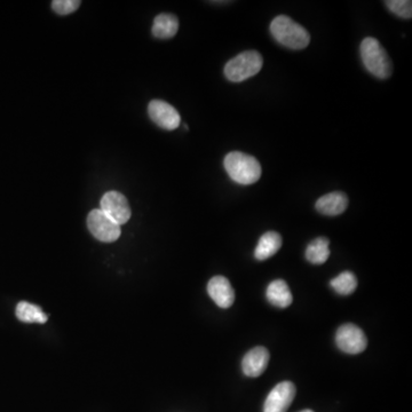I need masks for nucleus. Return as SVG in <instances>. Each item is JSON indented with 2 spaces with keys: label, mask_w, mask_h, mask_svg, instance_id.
Listing matches in <instances>:
<instances>
[{
  "label": "nucleus",
  "mask_w": 412,
  "mask_h": 412,
  "mask_svg": "<svg viewBox=\"0 0 412 412\" xmlns=\"http://www.w3.org/2000/svg\"><path fill=\"white\" fill-rule=\"evenodd\" d=\"M100 209L118 225H125L131 218V207L126 197L115 190L103 195Z\"/></svg>",
  "instance_id": "0eeeda50"
},
{
  "label": "nucleus",
  "mask_w": 412,
  "mask_h": 412,
  "mask_svg": "<svg viewBox=\"0 0 412 412\" xmlns=\"http://www.w3.org/2000/svg\"><path fill=\"white\" fill-rule=\"evenodd\" d=\"M81 1L79 0H54L52 1V8L58 15H69L79 8Z\"/></svg>",
  "instance_id": "aec40b11"
},
{
  "label": "nucleus",
  "mask_w": 412,
  "mask_h": 412,
  "mask_svg": "<svg viewBox=\"0 0 412 412\" xmlns=\"http://www.w3.org/2000/svg\"><path fill=\"white\" fill-rule=\"evenodd\" d=\"M330 285L340 296H349L358 287V278L351 271H342L330 282Z\"/></svg>",
  "instance_id": "a211bd4d"
},
{
  "label": "nucleus",
  "mask_w": 412,
  "mask_h": 412,
  "mask_svg": "<svg viewBox=\"0 0 412 412\" xmlns=\"http://www.w3.org/2000/svg\"><path fill=\"white\" fill-rule=\"evenodd\" d=\"M207 293L220 308H229L235 301V291L228 278L223 276H214L209 280Z\"/></svg>",
  "instance_id": "9d476101"
},
{
  "label": "nucleus",
  "mask_w": 412,
  "mask_h": 412,
  "mask_svg": "<svg viewBox=\"0 0 412 412\" xmlns=\"http://www.w3.org/2000/svg\"><path fill=\"white\" fill-rule=\"evenodd\" d=\"M269 351L267 348L259 346L248 351L241 360V370L245 376L257 378L264 374L269 363Z\"/></svg>",
  "instance_id": "9b49d317"
},
{
  "label": "nucleus",
  "mask_w": 412,
  "mask_h": 412,
  "mask_svg": "<svg viewBox=\"0 0 412 412\" xmlns=\"http://www.w3.org/2000/svg\"><path fill=\"white\" fill-rule=\"evenodd\" d=\"M360 58L364 67L374 77L379 79L390 77L393 71L392 61L377 39L367 37L360 42Z\"/></svg>",
  "instance_id": "7ed1b4c3"
},
{
  "label": "nucleus",
  "mask_w": 412,
  "mask_h": 412,
  "mask_svg": "<svg viewBox=\"0 0 412 412\" xmlns=\"http://www.w3.org/2000/svg\"><path fill=\"white\" fill-rule=\"evenodd\" d=\"M335 344L346 354L356 355L367 349V339L362 328L347 323L337 330Z\"/></svg>",
  "instance_id": "423d86ee"
},
{
  "label": "nucleus",
  "mask_w": 412,
  "mask_h": 412,
  "mask_svg": "<svg viewBox=\"0 0 412 412\" xmlns=\"http://www.w3.org/2000/svg\"><path fill=\"white\" fill-rule=\"evenodd\" d=\"M87 227L90 234L103 243H113L120 239V225L113 223L100 209L90 211L87 216Z\"/></svg>",
  "instance_id": "39448f33"
},
{
  "label": "nucleus",
  "mask_w": 412,
  "mask_h": 412,
  "mask_svg": "<svg viewBox=\"0 0 412 412\" xmlns=\"http://www.w3.org/2000/svg\"><path fill=\"white\" fill-rule=\"evenodd\" d=\"M282 248V237L276 232H264L258 241L255 250V258L257 260H267L269 258L276 255Z\"/></svg>",
  "instance_id": "4468645a"
},
{
  "label": "nucleus",
  "mask_w": 412,
  "mask_h": 412,
  "mask_svg": "<svg viewBox=\"0 0 412 412\" xmlns=\"http://www.w3.org/2000/svg\"><path fill=\"white\" fill-rule=\"evenodd\" d=\"M179 19L173 14L161 13L154 17L152 33L158 39H170L177 35Z\"/></svg>",
  "instance_id": "2eb2a0df"
},
{
  "label": "nucleus",
  "mask_w": 412,
  "mask_h": 412,
  "mask_svg": "<svg viewBox=\"0 0 412 412\" xmlns=\"http://www.w3.org/2000/svg\"><path fill=\"white\" fill-rule=\"evenodd\" d=\"M223 166L230 179L243 186L255 184L262 173L257 158L241 152H229L225 157Z\"/></svg>",
  "instance_id": "f257e3e1"
},
{
  "label": "nucleus",
  "mask_w": 412,
  "mask_h": 412,
  "mask_svg": "<svg viewBox=\"0 0 412 412\" xmlns=\"http://www.w3.org/2000/svg\"><path fill=\"white\" fill-rule=\"evenodd\" d=\"M348 197L342 191H333L319 197L315 207L321 214L328 216H340L347 209Z\"/></svg>",
  "instance_id": "f8f14e48"
},
{
  "label": "nucleus",
  "mask_w": 412,
  "mask_h": 412,
  "mask_svg": "<svg viewBox=\"0 0 412 412\" xmlns=\"http://www.w3.org/2000/svg\"><path fill=\"white\" fill-rule=\"evenodd\" d=\"M266 296H267L268 303L277 308H287L293 301L290 287L284 280H273L268 285Z\"/></svg>",
  "instance_id": "ddd939ff"
},
{
  "label": "nucleus",
  "mask_w": 412,
  "mask_h": 412,
  "mask_svg": "<svg viewBox=\"0 0 412 412\" xmlns=\"http://www.w3.org/2000/svg\"><path fill=\"white\" fill-rule=\"evenodd\" d=\"M264 58L257 51H245L227 62L223 74L228 81L234 83L246 81L260 72Z\"/></svg>",
  "instance_id": "20e7f679"
},
{
  "label": "nucleus",
  "mask_w": 412,
  "mask_h": 412,
  "mask_svg": "<svg viewBox=\"0 0 412 412\" xmlns=\"http://www.w3.org/2000/svg\"><path fill=\"white\" fill-rule=\"evenodd\" d=\"M330 241L326 237H317L309 243L306 248V259L312 264H322L330 257Z\"/></svg>",
  "instance_id": "dca6fc26"
},
{
  "label": "nucleus",
  "mask_w": 412,
  "mask_h": 412,
  "mask_svg": "<svg viewBox=\"0 0 412 412\" xmlns=\"http://www.w3.org/2000/svg\"><path fill=\"white\" fill-rule=\"evenodd\" d=\"M271 33L280 45L296 51L306 49L310 42L308 31L287 15H278L273 19Z\"/></svg>",
  "instance_id": "f03ea898"
},
{
  "label": "nucleus",
  "mask_w": 412,
  "mask_h": 412,
  "mask_svg": "<svg viewBox=\"0 0 412 412\" xmlns=\"http://www.w3.org/2000/svg\"><path fill=\"white\" fill-rule=\"evenodd\" d=\"M387 7L397 17L402 19H411L412 3L410 0H390L386 1Z\"/></svg>",
  "instance_id": "6ab92c4d"
},
{
  "label": "nucleus",
  "mask_w": 412,
  "mask_h": 412,
  "mask_svg": "<svg viewBox=\"0 0 412 412\" xmlns=\"http://www.w3.org/2000/svg\"><path fill=\"white\" fill-rule=\"evenodd\" d=\"M17 317L24 323H39L44 324L47 322L49 316L42 312V308L35 306L33 303L21 301L17 306Z\"/></svg>",
  "instance_id": "f3484780"
},
{
  "label": "nucleus",
  "mask_w": 412,
  "mask_h": 412,
  "mask_svg": "<svg viewBox=\"0 0 412 412\" xmlns=\"http://www.w3.org/2000/svg\"><path fill=\"white\" fill-rule=\"evenodd\" d=\"M300 412H314V411H312V410H303V411H300Z\"/></svg>",
  "instance_id": "412c9836"
},
{
  "label": "nucleus",
  "mask_w": 412,
  "mask_h": 412,
  "mask_svg": "<svg viewBox=\"0 0 412 412\" xmlns=\"http://www.w3.org/2000/svg\"><path fill=\"white\" fill-rule=\"evenodd\" d=\"M148 113L150 120L161 129L173 131L180 125L181 117L177 109L165 101L152 100L149 103Z\"/></svg>",
  "instance_id": "6e6552de"
},
{
  "label": "nucleus",
  "mask_w": 412,
  "mask_h": 412,
  "mask_svg": "<svg viewBox=\"0 0 412 412\" xmlns=\"http://www.w3.org/2000/svg\"><path fill=\"white\" fill-rule=\"evenodd\" d=\"M296 386L291 381H282L268 394L264 412H287L296 396Z\"/></svg>",
  "instance_id": "1a4fd4ad"
}]
</instances>
